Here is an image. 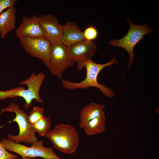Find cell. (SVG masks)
I'll return each instance as SVG.
<instances>
[{
	"mask_svg": "<svg viewBox=\"0 0 159 159\" xmlns=\"http://www.w3.org/2000/svg\"><path fill=\"white\" fill-rule=\"evenodd\" d=\"M118 62L115 55L109 62L104 64H98L90 59L77 63L76 67L79 71L85 67L86 71V76L83 80L78 82H75L63 80L61 81L63 87L69 90L77 89H86L90 87H94L99 89L102 93L109 98L114 97L115 94L110 88L105 85L99 83L97 81L98 76L104 68L111 66Z\"/></svg>",
	"mask_w": 159,
	"mask_h": 159,
	"instance_id": "obj_1",
	"label": "cell"
},
{
	"mask_svg": "<svg viewBox=\"0 0 159 159\" xmlns=\"http://www.w3.org/2000/svg\"><path fill=\"white\" fill-rule=\"evenodd\" d=\"M45 77V74L42 72L37 74L32 73L29 78L19 83V85H26L28 87L27 89L20 86L5 91L0 90V100H4L8 98L22 97L25 101L24 107L25 109L31 107L33 100L38 103H43V100L40 97L39 91Z\"/></svg>",
	"mask_w": 159,
	"mask_h": 159,
	"instance_id": "obj_2",
	"label": "cell"
},
{
	"mask_svg": "<svg viewBox=\"0 0 159 159\" xmlns=\"http://www.w3.org/2000/svg\"><path fill=\"white\" fill-rule=\"evenodd\" d=\"M46 137L51 141L53 148L64 153H74L79 144L77 131L69 124L57 125Z\"/></svg>",
	"mask_w": 159,
	"mask_h": 159,
	"instance_id": "obj_3",
	"label": "cell"
},
{
	"mask_svg": "<svg viewBox=\"0 0 159 159\" xmlns=\"http://www.w3.org/2000/svg\"><path fill=\"white\" fill-rule=\"evenodd\" d=\"M5 112L15 114V117L11 122H16L19 128L18 135H14L9 133L8 135V139L18 144L23 142L26 144H32L37 141L36 132L28 121L26 113L21 110L18 105L11 102L8 106L1 110L0 114Z\"/></svg>",
	"mask_w": 159,
	"mask_h": 159,
	"instance_id": "obj_4",
	"label": "cell"
},
{
	"mask_svg": "<svg viewBox=\"0 0 159 159\" xmlns=\"http://www.w3.org/2000/svg\"><path fill=\"white\" fill-rule=\"evenodd\" d=\"M130 27L127 34L119 39H112L109 43L112 46L122 47L129 53V61L127 69L130 67L135 58L133 49L137 44L142 40L144 35L152 32V30L147 24L138 26L134 24L128 18Z\"/></svg>",
	"mask_w": 159,
	"mask_h": 159,
	"instance_id": "obj_5",
	"label": "cell"
},
{
	"mask_svg": "<svg viewBox=\"0 0 159 159\" xmlns=\"http://www.w3.org/2000/svg\"><path fill=\"white\" fill-rule=\"evenodd\" d=\"M1 142L7 151L16 153L22 158L40 157L44 159H64L56 155L52 148L44 146L43 140L37 141L31 144L30 147L16 143L8 138L2 139Z\"/></svg>",
	"mask_w": 159,
	"mask_h": 159,
	"instance_id": "obj_6",
	"label": "cell"
},
{
	"mask_svg": "<svg viewBox=\"0 0 159 159\" xmlns=\"http://www.w3.org/2000/svg\"><path fill=\"white\" fill-rule=\"evenodd\" d=\"M75 63L68 48L61 42L51 44L49 62L47 67L52 75L62 79L64 71L72 67Z\"/></svg>",
	"mask_w": 159,
	"mask_h": 159,
	"instance_id": "obj_7",
	"label": "cell"
},
{
	"mask_svg": "<svg viewBox=\"0 0 159 159\" xmlns=\"http://www.w3.org/2000/svg\"><path fill=\"white\" fill-rule=\"evenodd\" d=\"M24 51L32 57L42 61L47 67L49 64L51 44L44 36L18 39Z\"/></svg>",
	"mask_w": 159,
	"mask_h": 159,
	"instance_id": "obj_8",
	"label": "cell"
},
{
	"mask_svg": "<svg viewBox=\"0 0 159 159\" xmlns=\"http://www.w3.org/2000/svg\"><path fill=\"white\" fill-rule=\"evenodd\" d=\"M44 37L51 44L61 42L62 34V25L59 22L56 16L51 13L39 17Z\"/></svg>",
	"mask_w": 159,
	"mask_h": 159,
	"instance_id": "obj_9",
	"label": "cell"
},
{
	"mask_svg": "<svg viewBox=\"0 0 159 159\" xmlns=\"http://www.w3.org/2000/svg\"><path fill=\"white\" fill-rule=\"evenodd\" d=\"M15 33L18 39L21 37L36 38L44 36L39 17L35 15L30 17L23 16L19 26L15 29Z\"/></svg>",
	"mask_w": 159,
	"mask_h": 159,
	"instance_id": "obj_10",
	"label": "cell"
},
{
	"mask_svg": "<svg viewBox=\"0 0 159 159\" xmlns=\"http://www.w3.org/2000/svg\"><path fill=\"white\" fill-rule=\"evenodd\" d=\"M69 51L75 62L78 63L91 59L97 50L95 43L85 40L68 48Z\"/></svg>",
	"mask_w": 159,
	"mask_h": 159,
	"instance_id": "obj_11",
	"label": "cell"
},
{
	"mask_svg": "<svg viewBox=\"0 0 159 159\" xmlns=\"http://www.w3.org/2000/svg\"><path fill=\"white\" fill-rule=\"evenodd\" d=\"M86 40L83 32L75 23L67 21L62 25V34L61 42L69 48Z\"/></svg>",
	"mask_w": 159,
	"mask_h": 159,
	"instance_id": "obj_12",
	"label": "cell"
},
{
	"mask_svg": "<svg viewBox=\"0 0 159 159\" xmlns=\"http://www.w3.org/2000/svg\"><path fill=\"white\" fill-rule=\"evenodd\" d=\"M16 9L14 6L0 14V35L2 39L16 29Z\"/></svg>",
	"mask_w": 159,
	"mask_h": 159,
	"instance_id": "obj_13",
	"label": "cell"
},
{
	"mask_svg": "<svg viewBox=\"0 0 159 159\" xmlns=\"http://www.w3.org/2000/svg\"><path fill=\"white\" fill-rule=\"evenodd\" d=\"M105 104L91 102L86 105L81 110L79 127L82 129L89 121L100 115L104 111Z\"/></svg>",
	"mask_w": 159,
	"mask_h": 159,
	"instance_id": "obj_14",
	"label": "cell"
},
{
	"mask_svg": "<svg viewBox=\"0 0 159 159\" xmlns=\"http://www.w3.org/2000/svg\"><path fill=\"white\" fill-rule=\"evenodd\" d=\"M106 121V116L104 112L99 116L87 122L82 129L88 136L101 133L105 130Z\"/></svg>",
	"mask_w": 159,
	"mask_h": 159,
	"instance_id": "obj_15",
	"label": "cell"
},
{
	"mask_svg": "<svg viewBox=\"0 0 159 159\" xmlns=\"http://www.w3.org/2000/svg\"><path fill=\"white\" fill-rule=\"evenodd\" d=\"M52 123L51 118L50 116H44L35 123L31 125L39 135L44 137L46 136L51 131Z\"/></svg>",
	"mask_w": 159,
	"mask_h": 159,
	"instance_id": "obj_16",
	"label": "cell"
},
{
	"mask_svg": "<svg viewBox=\"0 0 159 159\" xmlns=\"http://www.w3.org/2000/svg\"><path fill=\"white\" fill-rule=\"evenodd\" d=\"M44 109L37 106H34L32 110L27 115V118L30 124L35 123L41 119L44 116Z\"/></svg>",
	"mask_w": 159,
	"mask_h": 159,
	"instance_id": "obj_17",
	"label": "cell"
},
{
	"mask_svg": "<svg viewBox=\"0 0 159 159\" xmlns=\"http://www.w3.org/2000/svg\"><path fill=\"white\" fill-rule=\"evenodd\" d=\"M83 32L86 40L92 41L96 39L98 34L97 29L91 25L86 27Z\"/></svg>",
	"mask_w": 159,
	"mask_h": 159,
	"instance_id": "obj_18",
	"label": "cell"
},
{
	"mask_svg": "<svg viewBox=\"0 0 159 159\" xmlns=\"http://www.w3.org/2000/svg\"><path fill=\"white\" fill-rule=\"evenodd\" d=\"M18 158L17 156L8 152L0 142V159H14Z\"/></svg>",
	"mask_w": 159,
	"mask_h": 159,
	"instance_id": "obj_19",
	"label": "cell"
},
{
	"mask_svg": "<svg viewBox=\"0 0 159 159\" xmlns=\"http://www.w3.org/2000/svg\"><path fill=\"white\" fill-rule=\"evenodd\" d=\"M17 2V0H0V14L5 9L14 6Z\"/></svg>",
	"mask_w": 159,
	"mask_h": 159,
	"instance_id": "obj_20",
	"label": "cell"
},
{
	"mask_svg": "<svg viewBox=\"0 0 159 159\" xmlns=\"http://www.w3.org/2000/svg\"><path fill=\"white\" fill-rule=\"evenodd\" d=\"M22 158V159H34V158L29 157H23Z\"/></svg>",
	"mask_w": 159,
	"mask_h": 159,
	"instance_id": "obj_21",
	"label": "cell"
},
{
	"mask_svg": "<svg viewBox=\"0 0 159 159\" xmlns=\"http://www.w3.org/2000/svg\"><path fill=\"white\" fill-rule=\"evenodd\" d=\"M14 159H18V158H14Z\"/></svg>",
	"mask_w": 159,
	"mask_h": 159,
	"instance_id": "obj_22",
	"label": "cell"
}]
</instances>
